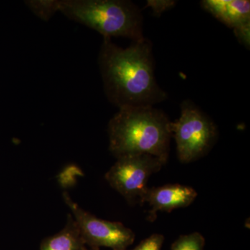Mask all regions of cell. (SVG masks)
Returning a JSON list of instances; mask_svg holds the SVG:
<instances>
[{
  "instance_id": "obj_7",
  "label": "cell",
  "mask_w": 250,
  "mask_h": 250,
  "mask_svg": "<svg viewBox=\"0 0 250 250\" xmlns=\"http://www.w3.org/2000/svg\"><path fill=\"white\" fill-rule=\"evenodd\" d=\"M197 192L193 188L181 184H167L162 187L147 188L140 204L147 203L150 207L148 219L155 220L159 211L170 212L191 205L196 199Z\"/></svg>"
},
{
  "instance_id": "obj_11",
  "label": "cell",
  "mask_w": 250,
  "mask_h": 250,
  "mask_svg": "<svg viewBox=\"0 0 250 250\" xmlns=\"http://www.w3.org/2000/svg\"><path fill=\"white\" fill-rule=\"evenodd\" d=\"M205 239L201 233L193 232L179 236L171 246V250H204Z\"/></svg>"
},
{
  "instance_id": "obj_12",
  "label": "cell",
  "mask_w": 250,
  "mask_h": 250,
  "mask_svg": "<svg viewBox=\"0 0 250 250\" xmlns=\"http://www.w3.org/2000/svg\"><path fill=\"white\" fill-rule=\"evenodd\" d=\"M177 4L174 0H147L146 7L150 8L154 16L159 17L166 11L173 9Z\"/></svg>"
},
{
  "instance_id": "obj_1",
  "label": "cell",
  "mask_w": 250,
  "mask_h": 250,
  "mask_svg": "<svg viewBox=\"0 0 250 250\" xmlns=\"http://www.w3.org/2000/svg\"><path fill=\"white\" fill-rule=\"evenodd\" d=\"M98 64L105 93L119 108L154 106L167 95L158 84L152 44L144 38L126 48L103 38Z\"/></svg>"
},
{
  "instance_id": "obj_14",
  "label": "cell",
  "mask_w": 250,
  "mask_h": 250,
  "mask_svg": "<svg viewBox=\"0 0 250 250\" xmlns=\"http://www.w3.org/2000/svg\"><path fill=\"white\" fill-rule=\"evenodd\" d=\"M235 36L240 42L246 47H250V22L243 24L233 29Z\"/></svg>"
},
{
  "instance_id": "obj_15",
  "label": "cell",
  "mask_w": 250,
  "mask_h": 250,
  "mask_svg": "<svg viewBox=\"0 0 250 250\" xmlns=\"http://www.w3.org/2000/svg\"><path fill=\"white\" fill-rule=\"evenodd\" d=\"M88 250H100L99 248H90V249H88Z\"/></svg>"
},
{
  "instance_id": "obj_8",
  "label": "cell",
  "mask_w": 250,
  "mask_h": 250,
  "mask_svg": "<svg viewBox=\"0 0 250 250\" xmlns=\"http://www.w3.org/2000/svg\"><path fill=\"white\" fill-rule=\"evenodd\" d=\"M202 8L230 28L250 22V1L248 0H203Z\"/></svg>"
},
{
  "instance_id": "obj_10",
  "label": "cell",
  "mask_w": 250,
  "mask_h": 250,
  "mask_svg": "<svg viewBox=\"0 0 250 250\" xmlns=\"http://www.w3.org/2000/svg\"><path fill=\"white\" fill-rule=\"evenodd\" d=\"M24 4L33 14L45 22L59 12V0H29L24 1Z\"/></svg>"
},
{
  "instance_id": "obj_5",
  "label": "cell",
  "mask_w": 250,
  "mask_h": 250,
  "mask_svg": "<svg viewBox=\"0 0 250 250\" xmlns=\"http://www.w3.org/2000/svg\"><path fill=\"white\" fill-rule=\"evenodd\" d=\"M165 164L149 154L121 156L105 174V179L129 203H140L147 189L148 179Z\"/></svg>"
},
{
  "instance_id": "obj_2",
  "label": "cell",
  "mask_w": 250,
  "mask_h": 250,
  "mask_svg": "<svg viewBox=\"0 0 250 250\" xmlns=\"http://www.w3.org/2000/svg\"><path fill=\"white\" fill-rule=\"evenodd\" d=\"M171 121L154 106L119 108L108 125L109 150L117 158L149 154L167 162L170 149Z\"/></svg>"
},
{
  "instance_id": "obj_4",
  "label": "cell",
  "mask_w": 250,
  "mask_h": 250,
  "mask_svg": "<svg viewBox=\"0 0 250 250\" xmlns=\"http://www.w3.org/2000/svg\"><path fill=\"white\" fill-rule=\"evenodd\" d=\"M170 129L177 144L179 161L185 164L207 154L218 138V129L213 121L189 101L181 105L180 117L171 122Z\"/></svg>"
},
{
  "instance_id": "obj_9",
  "label": "cell",
  "mask_w": 250,
  "mask_h": 250,
  "mask_svg": "<svg viewBox=\"0 0 250 250\" xmlns=\"http://www.w3.org/2000/svg\"><path fill=\"white\" fill-rule=\"evenodd\" d=\"M40 250H88L71 215L62 231L43 240Z\"/></svg>"
},
{
  "instance_id": "obj_3",
  "label": "cell",
  "mask_w": 250,
  "mask_h": 250,
  "mask_svg": "<svg viewBox=\"0 0 250 250\" xmlns=\"http://www.w3.org/2000/svg\"><path fill=\"white\" fill-rule=\"evenodd\" d=\"M59 12L103 38H145L142 11L128 0H59Z\"/></svg>"
},
{
  "instance_id": "obj_13",
  "label": "cell",
  "mask_w": 250,
  "mask_h": 250,
  "mask_svg": "<svg viewBox=\"0 0 250 250\" xmlns=\"http://www.w3.org/2000/svg\"><path fill=\"white\" fill-rule=\"evenodd\" d=\"M165 237L160 233H154L143 240L132 250H161Z\"/></svg>"
},
{
  "instance_id": "obj_6",
  "label": "cell",
  "mask_w": 250,
  "mask_h": 250,
  "mask_svg": "<svg viewBox=\"0 0 250 250\" xmlns=\"http://www.w3.org/2000/svg\"><path fill=\"white\" fill-rule=\"evenodd\" d=\"M62 197L89 248L105 247L113 250H126L134 243L136 236L131 229L119 222L97 218L77 205L67 192H64Z\"/></svg>"
}]
</instances>
